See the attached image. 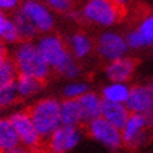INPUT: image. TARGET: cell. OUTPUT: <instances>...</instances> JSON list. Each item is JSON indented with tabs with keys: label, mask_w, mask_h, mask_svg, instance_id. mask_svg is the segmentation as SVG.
<instances>
[{
	"label": "cell",
	"mask_w": 153,
	"mask_h": 153,
	"mask_svg": "<svg viewBox=\"0 0 153 153\" xmlns=\"http://www.w3.org/2000/svg\"><path fill=\"white\" fill-rule=\"evenodd\" d=\"M129 88L124 83H120V82H114V84H110L102 90L104 100L114 102H126V100L129 97Z\"/></svg>",
	"instance_id": "d6986e66"
},
{
	"label": "cell",
	"mask_w": 153,
	"mask_h": 153,
	"mask_svg": "<svg viewBox=\"0 0 153 153\" xmlns=\"http://www.w3.org/2000/svg\"><path fill=\"white\" fill-rule=\"evenodd\" d=\"M138 31L142 34V37L145 38V41H146L148 45L153 44V13L149 11L146 16H143Z\"/></svg>",
	"instance_id": "603a6c76"
},
{
	"label": "cell",
	"mask_w": 153,
	"mask_h": 153,
	"mask_svg": "<svg viewBox=\"0 0 153 153\" xmlns=\"http://www.w3.org/2000/svg\"><path fill=\"white\" fill-rule=\"evenodd\" d=\"M87 91V86L83 83H74V84H69L68 87L65 88V94L66 98H79L80 96H83L84 93Z\"/></svg>",
	"instance_id": "cb8c5ba5"
},
{
	"label": "cell",
	"mask_w": 153,
	"mask_h": 153,
	"mask_svg": "<svg viewBox=\"0 0 153 153\" xmlns=\"http://www.w3.org/2000/svg\"><path fill=\"white\" fill-rule=\"evenodd\" d=\"M9 59V55H7V49H6V44L1 39H0V69L1 66L4 65V62Z\"/></svg>",
	"instance_id": "f546056e"
},
{
	"label": "cell",
	"mask_w": 153,
	"mask_h": 153,
	"mask_svg": "<svg viewBox=\"0 0 153 153\" xmlns=\"http://www.w3.org/2000/svg\"><path fill=\"white\" fill-rule=\"evenodd\" d=\"M3 153H35L34 150H31L30 148H27V146H20V145H17V146H14V148L9 149V150H4Z\"/></svg>",
	"instance_id": "f1b7e54d"
},
{
	"label": "cell",
	"mask_w": 153,
	"mask_h": 153,
	"mask_svg": "<svg viewBox=\"0 0 153 153\" xmlns=\"http://www.w3.org/2000/svg\"><path fill=\"white\" fill-rule=\"evenodd\" d=\"M97 49L104 59L112 62L125 55L128 49V42L115 33H105L98 39Z\"/></svg>",
	"instance_id": "30bf717a"
},
{
	"label": "cell",
	"mask_w": 153,
	"mask_h": 153,
	"mask_svg": "<svg viewBox=\"0 0 153 153\" xmlns=\"http://www.w3.org/2000/svg\"><path fill=\"white\" fill-rule=\"evenodd\" d=\"M87 124L88 135L96 140L101 142L102 145H105L107 148L118 149L122 146L124 140H122L121 129L117 128L114 124H111L108 120H105L104 117L100 115Z\"/></svg>",
	"instance_id": "52a82bcc"
},
{
	"label": "cell",
	"mask_w": 153,
	"mask_h": 153,
	"mask_svg": "<svg viewBox=\"0 0 153 153\" xmlns=\"http://www.w3.org/2000/svg\"><path fill=\"white\" fill-rule=\"evenodd\" d=\"M11 59L14 60L20 74L33 76L41 80H47L49 76L51 66L44 59L38 47L31 41H20Z\"/></svg>",
	"instance_id": "7a4b0ae2"
},
{
	"label": "cell",
	"mask_w": 153,
	"mask_h": 153,
	"mask_svg": "<svg viewBox=\"0 0 153 153\" xmlns=\"http://www.w3.org/2000/svg\"><path fill=\"white\" fill-rule=\"evenodd\" d=\"M126 42H128V47L135 48V49L148 45L146 41H145V38L142 37V34H140L138 30H136V31H132V33H129L126 35Z\"/></svg>",
	"instance_id": "484cf974"
},
{
	"label": "cell",
	"mask_w": 153,
	"mask_h": 153,
	"mask_svg": "<svg viewBox=\"0 0 153 153\" xmlns=\"http://www.w3.org/2000/svg\"><path fill=\"white\" fill-rule=\"evenodd\" d=\"M38 49L52 69L66 77H76L79 74V66L68 51L65 42L58 35H47L37 44Z\"/></svg>",
	"instance_id": "6da1fadb"
},
{
	"label": "cell",
	"mask_w": 153,
	"mask_h": 153,
	"mask_svg": "<svg viewBox=\"0 0 153 153\" xmlns=\"http://www.w3.org/2000/svg\"><path fill=\"white\" fill-rule=\"evenodd\" d=\"M20 1H27V0H20Z\"/></svg>",
	"instance_id": "d6a6232c"
},
{
	"label": "cell",
	"mask_w": 153,
	"mask_h": 153,
	"mask_svg": "<svg viewBox=\"0 0 153 153\" xmlns=\"http://www.w3.org/2000/svg\"><path fill=\"white\" fill-rule=\"evenodd\" d=\"M17 96H19V91H17L16 83L10 84V86H4V87H0V107L4 108V107L11 105L16 101Z\"/></svg>",
	"instance_id": "7402d4cb"
},
{
	"label": "cell",
	"mask_w": 153,
	"mask_h": 153,
	"mask_svg": "<svg viewBox=\"0 0 153 153\" xmlns=\"http://www.w3.org/2000/svg\"><path fill=\"white\" fill-rule=\"evenodd\" d=\"M136 60L132 58H120V59L112 60L110 65L107 66V76L112 82H125L132 76L135 68H136Z\"/></svg>",
	"instance_id": "4fadbf2b"
},
{
	"label": "cell",
	"mask_w": 153,
	"mask_h": 153,
	"mask_svg": "<svg viewBox=\"0 0 153 153\" xmlns=\"http://www.w3.org/2000/svg\"><path fill=\"white\" fill-rule=\"evenodd\" d=\"M9 118L16 128V131H17V134H19L20 142L24 146L34 150L35 153H44V150H42L44 139L41 138V135L38 134L37 128L33 122V118L30 117L28 111L14 112Z\"/></svg>",
	"instance_id": "5b68a950"
},
{
	"label": "cell",
	"mask_w": 153,
	"mask_h": 153,
	"mask_svg": "<svg viewBox=\"0 0 153 153\" xmlns=\"http://www.w3.org/2000/svg\"><path fill=\"white\" fill-rule=\"evenodd\" d=\"M82 16L90 23L110 27L126 16V11L117 6L112 0H87L83 6Z\"/></svg>",
	"instance_id": "277c9868"
},
{
	"label": "cell",
	"mask_w": 153,
	"mask_h": 153,
	"mask_svg": "<svg viewBox=\"0 0 153 153\" xmlns=\"http://www.w3.org/2000/svg\"><path fill=\"white\" fill-rule=\"evenodd\" d=\"M28 114L33 118V122L38 134L44 140L62 125L60 121V102L55 98H45L28 108Z\"/></svg>",
	"instance_id": "3957f363"
},
{
	"label": "cell",
	"mask_w": 153,
	"mask_h": 153,
	"mask_svg": "<svg viewBox=\"0 0 153 153\" xmlns=\"http://www.w3.org/2000/svg\"><path fill=\"white\" fill-rule=\"evenodd\" d=\"M60 121L62 125L79 126L84 122L83 111L77 98H68L60 104Z\"/></svg>",
	"instance_id": "5bb4252c"
},
{
	"label": "cell",
	"mask_w": 153,
	"mask_h": 153,
	"mask_svg": "<svg viewBox=\"0 0 153 153\" xmlns=\"http://www.w3.org/2000/svg\"><path fill=\"white\" fill-rule=\"evenodd\" d=\"M70 47H72V52L76 58H83L90 53L91 48H93V42L86 34L76 33L70 38Z\"/></svg>",
	"instance_id": "ffe728a7"
},
{
	"label": "cell",
	"mask_w": 153,
	"mask_h": 153,
	"mask_svg": "<svg viewBox=\"0 0 153 153\" xmlns=\"http://www.w3.org/2000/svg\"><path fill=\"white\" fill-rule=\"evenodd\" d=\"M13 21L16 24L17 30H19L23 41H30L31 38H34L37 35V33H38L37 27L30 21V19H28L25 14H23V11L20 9L13 11Z\"/></svg>",
	"instance_id": "ac0fdd59"
},
{
	"label": "cell",
	"mask_w": 153,
	"mask_h": 153,
	"mask_svg": "<svg viewBox=\"0 0 153 153\" xmlns=\"http://www.w3.org/2000/svg\"><path fill=\"white\" fill-rule=\"evenodd\" d=\"M112 1H114L117 6H120L124 11H126V14L129 13V6H131V3H132V0H112Z\"/></svg>",
	"instance_id": "1f68e13d"
},
{
	"label": "cell",
	"mask_w": 153,
	"mask_h": 153,
	"mask_svg": "<svg viewBox=\"0 0 153 153\" xmlns=\"http://www.w3.org/2000/svg\"><path fill=\"white\" fill-rule=\"evenodd\" d=\"M10 23H11V19H9V17L6 16L3 10H0V39L3 38L4 33L7 31Z\"/></svg>",
	"instance_id": "83f0119b"
},
{
	"label": "cell",
	"mask_w": 153,
	"mask_h": 153,
	"mask_svg": "<svg viewBox=\"0 0 153 153\" xmlns=\"http://www.w3.org/2000/svg\"><path fill=\"white\" fill-rule=\"evenodd\" d=\"M146 120L142 112H134L129 115L122 129V140L128 148H136L143 143L146 138Z\"/></svg>",
	"instance_id": "9c48e42d"
},
{
	"label": "cell",
	"mask_w": 153,
	"mask_h": 153,
	"mask_svg": "<svg viewBox=\"0 0 153 153\" xmlns=\"http://www.w3.org/2000/svg\"><path fill=\"white\" fill-rule=\"evenodd\" d=\"M19 74L20 73L17 70V66L14 63V60L11 58H9L4 62V65L1 66V69H0V87L14 84L17 82Z\"/></svg>",
	"instance_id": "44dd1931"
},
{
	"label": "cell",
	"mask_w": 153,
	"mask_h": 153,
	"mask_svg": "<svg viewBox=\"0 0 153 153\" xmlns=\"http://www.w3.org/2000/svg\"><path fill=\"white\" fill-rule=\"evenodd\" d=\"M82 131L79 126L60 125L44 140V153H66L79 143Z\"/></svg>",
	"instance_id": "8992f818"
},
{
	"label": "cell",
	"mask_w": 153,
	"mask_h": 153,
	"mask_svg": "<svg viewBox=\"0 0 153 153\" xmlns=\"http://www.w3.org/2000/svg\"><path fill=\"white\" fill-rule=\"evenodd\" d=\"M143 115H145V120H146V128L149 131H153V108L143 112Z\"/></svg>",
	"instance_id": "4dcf8cb0"
},
{
	"label": "cell",
	"mask_w": 153,
	"mask_h": 153,
	"mask_svg": "<svg viewBox=\"0 0 153 153\" xmlns=\"http://www.w3.org/2000/svg\"><path fill=\"white\" fill-rule=\"evenodd\" d=\"M129 108L125 105H122V102H114L104 100L101 105V117H104L105 120H108L111 124L120 128L121 131L124 129L126 121L129 118Z\"/></svg>",
	"instance_id": "7c38bea8"
},
{
	"label": "cell",
	"mask_w": 153,
	"mask_h": 153,
	"mask_svg": "<svg viewBox=\"0 0 153 153\" xmlns=\"http://www.w3.org/2000/svg\"><path fill=\"white\" fill-rule=\"evenodd\" d=\"M44 82L45 80L37 79V77H33V76L19 74L17 82H16L19 96H21V97H30V96L38 93L44 87Z\"/></svg>",
	"instance_id": "e0dca14e"
},
{
	"label": "cell",
	"mask_w": 153,
	"mask_h": 153,
	"mask_svg": "<svg viewBox=\"0 0 153 153\" xmlns=\"http://www.w3.org/2000/svg\"><path fill=\"white\" fill-rule=\"evenodd\" d=\"M20 0H0V10L3 11H14L17 10Z\"/></svg>",
	"instance_id": "4316f807"
},
{
	"label": "cell",
	"mask_w": 153,
	"mask_h": 153,
	"mask_svg": "<svg viewBox=\"0 0 153 153\" xmlns=\"http://www.w3.org/2000/svg\"><path fill=\"white\" fill-rule=\"evenodd\" d=\"M20 10L25 14L30 21L37 27L39 33H48L53 28V17L49 13V10L39 1L35 0H27L23 1V4L20 6Z\"/></svg>",
	"instance_id": "ba28073f"
},
{
	"label": "cell",
	"mask_w": 153,
	"mask_h": 153,
	"mask_svg": "<svg viewBox=\"0 0 153 153\" xmlns=\"http://www.w3.org/2000/svg\"><path fill=\"white\" fill-rule=\"evenodd\" d=\"M126 107L132 112H146L153 108V84L152 86H135L131 88Z\"/></svg>",
	"instance_id": "8fae6325"
},
{
	"label": "cell",
	"mask_w": 153,
	"mask_h": 153,
	"mask_svg": "<svg viewBox=\"0 0 153 153\" xmlns=\"http://www.w3.org/2000/svg\"><path fill=\"white\" fill-rule=\"evenodd\" d=\"M1 110H3V108H1V107H0V112H1Z\"/></svg>",
	"instance_id": "836d02e7"
},
{
	"label": "cell",
	"mask_w": 153,
	"mask_h": 153,
	"mask_svg": "<svg viewBox=\"0 0 153 153\" xmlns=\"http://www.w3.org/2000/svg\"><path fill=\"white\" fill-rule=\"evenodd\" d=\"M19 134L10 118H0V153L20 145Z\"/></svg>",
	"instance_id": "2e32d148"
},
{
	"label": "cell",
	"mask_w": 153,
	"mask_h": 153,
	"mask_svg": "<svg viewBox=\"0 0 153 153\" xmlns=\"http://www.w3.org/2000/svg\"><path fill=\"white\" fill-rule=\"evenodd\" d=\"M80 107H82V111H83V118L84 122H90L94 118L101 115V105L102 101L100 100L96 93H86L83 96H80L79 98Z\"/></svg>",
	"instance_id": "9a60e30c"
},
{
	"label": "cell",
	"mask_w": 153,
	"mask_h": 153,
	"mask_svg": "<svg viewBox=\"0 0 153 153\" xmlns=\"http://www.w3.org/2000/svg\"><path fill=\"white\" fill-rule=\"evenodd\" d=\"M47 3L59 13H68L73 9V0H47Z\"/></svg>",
	"instance_id": "d4e9b609"
}]
</instances>
